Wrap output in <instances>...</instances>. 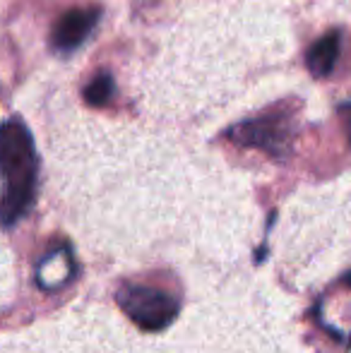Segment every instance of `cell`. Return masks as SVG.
<instances>
[{
	"mask_svg": "<svg viewBox=\"0 0 351 353\" xmlns=\"http://www.w3.org/2000/svg\"><path fill=\"white\" fill-rule=\"evenodd\" d=\"M39 157L29 128L19 118L0 125V223L22 219L37 195Z\"/></svg>",
	"mask_w": 351,
	"mask_h": 353,
	"instance_id": "1",
	"label": "cell"
},
{
	"mask_svg": "<svg viewBox=\"0 0 351 353\" xmlns=\"http://www.w3.org/2000/svg\"><path fill=\"white\" fill-rule=\"evenodd\" d=\"M116 298L123 312L145 332L166 330L178 315V301L159 288L123 286Z\"/></svg>",
	"mask_w": 351,
	"mask_h": 353,
	"instance_id": "2",
	"label": "cell"
},
{
	"mask_svg": "<svg viewBox=\"0 0 351 353\" xmlns=\"http://www.w3.org/2000/svg\"><path fill=\"white\" fill-rule=\"evenodd\" d=\"M229 137L239 144H245V147H258L267 154L281 157L289 149L291 140L289 116L286 113H267L255 121H245L231 128Z\"/></svg>",
	"mask_w": 351,
	"mask_h": 353,
	"instance_id": "3",
	"label": "cell"
},
{
	"mask_svg": "<svg viewBox=\"0 0 351 353\" xmlns=\"http://www.w3.org/2000/svg\"><path fill=\"white\" fill-rule=\"evenodd\" d=\"M99 14H101L99 8H75V10H68L66 14H61V19L56 22L51 34L53 48L61 53L75 51L80 43L87 41L92 29L97 27Z\"/></svg>",
	"mask_w": 351,
	"mask_h": 353,
	"instance_id": "4",
	"label": "cell"
},
{
	"mask_svg": "<svg viewBox=\"0 0 351 353\" xmlns=\"http://www.w3.org/2000/svg\"><path fill=\"white\" fill-rule=\"evenodd\" d=\"M339 46H342V37L339 32H330L323 39L313 43L305 53V68L315 74V77H328L332 74L334 65L339 58Z\"/></svg>",
	"mask_w": 351,
	"mask_h": 353,
	"instance_id": "5",
	"label": "cell"
},
{
	"mask_svg": "<svg viewBox=\"0 0 351 353\" xmlns=\"http://www.w3.org/2000/svg\"><path fill=\"white\" fill-rule=\"evenodd\" d=\"M113 94V77L108 72H101L85 87V101L89 106H103Z\"/></svg>",
	"mask_w": 351,
	"mask_h": 353,
	"instance_id": "6",
	"label": "cell"
},
{
	"mask_svg": "<svg viewBox=\"0 0 351 353\" xmlns=\"http://www.w3.org/2000/svg\"><path fill=\"white\" fill-rule=\"evenodd\" d=\"M339 121H342V128H344V135L351 144V103H342L339 106Z\"/></svg>",
	"mask_w": 351,
	"mask_h": 353,
	"instance_id": "7",
	"label": "cell"
}]
</instances>
